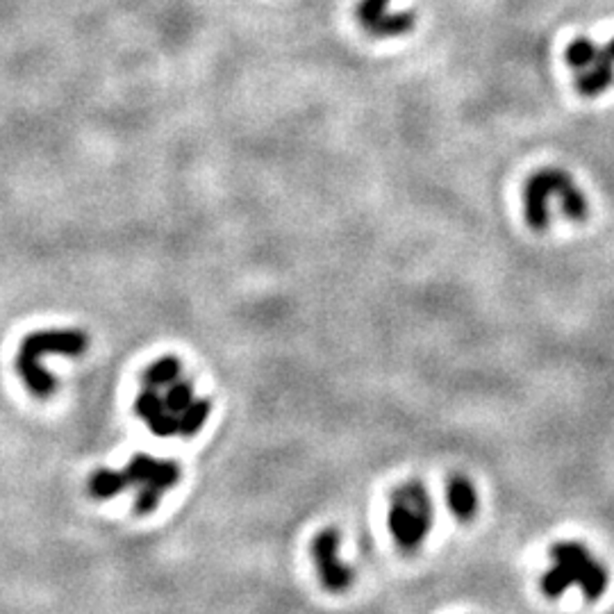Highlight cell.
<instances>
[{"label":"cell","mask_w":614,"mask_h":614,"mask_svg":"<svg viewBox=\"0 0 614 614\" xmlns=\"http://www.w3.org/2000/svg\"><path fill=\"white\" fill-rule=\"evenodd\" d=\"M614 85V36L608 41L603 48H598L597 59L588 71H580L576 76V89L585 96V99H594L601 96Z\"/></svg>","instance_id":"cell-8"},{"label":"cell","mask_w":614,"mask_h":614,"mask_svg":"<svg viewBox=\"0 0 614 614\" xmlns=\"http://www.w3.org/2000/svg\"><path fill=\"white\" fill-rule=\"evenodd\" d=\"M414 21H417V16H414L412 12L387 14V16L382 18V21L378 23V26L373 27V30L369 32V35H373V36H399V35H405V32L412 30Z\"/></svg>","instance_id":"cell-11"},{"label":"cell","mask_w":614,"mask_h":614,"mask_svg":"<svg viewBox=\"0 0 614 614\" xmlns=\"http://www.w3.org/2000/svg\"><path fill=\"white\" fill-rule=\"evenodd\" d=\"M548 557L551 567L539 578V589L551 601L565 597L571 588H578L589 603L601 601L608 592L610 571L583 542L576 539L556 542L548 551Z\"/></svg>","instance_id":"cell-4"},{"label":"cell","mask_w":614,"mask_h":614,"mask_svg":"<svg viewBox=\"0 0 614 614\" xmlns=\"http://www.w3.org/2000/svg\"><path fill=\"white\" fill-rule=\"evenodd\" d=\"M182 480V466L178 460L155 458L149 453L132 455L121 469L100 466L87 478V494L94 501H112L123 492H135L132 510L140 516L153 515L161 505V498L178 487Z\"/></svg>","instance_id":"cell-2"},{"label":"cell","mask_w":614,"mask_h":614,"mask_svg":"<svg viewBox=\"0 0 614 614\" xmlns=\"http://www.w3.org/2000/svg\"><path fill=\"white\" fill-rule=\"evenodd\" d=\"M339 548L341 535L337 528L318 530L309 544V556H312L314 569H317V578L328 594H344L355 583L353 567L344 562Z\"/></svg>","instance_id":"cell-7"},{"label":"cell","mask_w":614,"mask_h":614,"mask_svg":"<svg viewBox=\"0 0 614 614\" xmlns=\"http://www.w3.org/2000/svg\"><path fill=\"white\" fill-rule=\"evenodd\" d=\"M444 494H446V507H449L451 515H453L458 521H462V524H466V521H471L475 515H478L480 498L478 489H475V484L471 483V478H466V475L462 474H453L449 480H446Z\"/></svg>","instance_id":"cell-9"},{"label":"cell","mask_w":614,"mask_h":614,"mask_svg":"<svg viewBox=\"0 0 614 614\" xmlns=\"http://www.w3.org/2000/svg\"><path fill=\"white\" fill-rule=\"evenodd\" d=\"M89 335L78 328H46V330H35L23 337L18 344L16 359V376L26 385L27 394L32 399L48 401L57 390V378L44 367L41 359L53 358H82L89 350Z\"/></svg>","instance_id":"cell-3"},{"label":"cell","mask_w":614,"mask_h":614,"mask_svg":"<svg viewBox=\"0 0 614 614\" xmlns=\"http://www.w3.org/2000/svg\"><path fill=\"white\" fill-rule=\"evenodd\" d=\"M140 380L141 390L132 410L155 437H196L203 431L212 403L196 394L180 358H157L141 371Z\"/></svg>","instance_id":"cell-1"},{"label":"cell","mask_w":614,"mask_h":614,"mask_svg":"<svg viewBox=\"0 0 614 614\" xmlns=\"http://www.w3.org/2000/svg\"><path fill=\"white\" fill-rule=\"evenodd\" d=\"M557 198L562 214L571 221H583L588 216V198L574 184L571 175L562 169H539L524 184V214L533 230H546L551 221L548 201Z\"/></svg>","instance_id":"cell-6"},{"label":"cell","mask_w":614,"mask_h":614,"mask_svg":"<svg viewBox=\"0 0 614 614\" xmlns=\"http://www.w3.org/2000/svg\"><path fill=\"white\" fill-rule=\"evenodd\" d=\"M387 5H390V0H359L358 7H355V16L362 23L364 30L371 32L390 14Z\"/></svg>","instance_id":"cell-12"},{"label":"cell","mask_w":614,"mask_h":614,"mask_svg":"<svg viewBox=\"0 0 614 614\" xmlns=\"http://www.w3.org/2000/svg\"><path fill=\"white\" fill-rule=\"evenodd\" d=\"M597 53L598 48L592 39H588V36H576V39L567 46L565 59L574 71L580 73L588 71V68L592 67L594 59H597Z\"/></svg>","instance_id":"cell-10"},{"label":"cell","mask_w":614,"mask_h":614,"mask_svg":"<svg viewBox=\"0 0 614 614\" xmlns=\"http://www.w3.org/2000/svg\"><path fill=\"white\" fill-rule=\"evenodd\" d=\"M435 526V505L421 480H405L391 489L387 528L403 553H417Z\"/></svg>","instance_id":"cell-5"}]
</instances>
